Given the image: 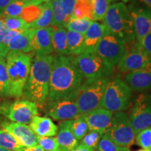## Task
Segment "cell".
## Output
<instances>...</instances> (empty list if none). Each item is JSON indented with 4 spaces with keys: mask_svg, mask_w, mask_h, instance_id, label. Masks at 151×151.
I'll use <instances>...</instances> for the list:
<instances>
[{
    "mask_svg": "<svg viewBox=\"0 0 151 151\" xmlns=\"http://www.w3.org/2000/svg\"><path fill=\"white\" fill-rule=\"evenodd\" d=\"M118 151H130L129 148H120Z\"/></svg>",
    "mask_w": 151,
    "mask_h": 151,
    "instance_id": "cell-48",
    "label": "cell"
},
{
    "mask_svg": "<svg viewBox=\"0 0 151 151\" xmlns=\"http://www.w3.org/2000/svg\"><path fill=\"white\" fill-rule=\"evenodd\" d=\"M101 137L102 135L100 134L98 132L89 130L81 140L80 144L83 145L94 151L97 148L98 143H99Z\"/></svg>",
    "mask_w": 151,
    "mask_h": 151,
    "instance_id": "cell-37",
    "label": "cell"
},
{
    "mask_svg": "<svg viewBox=\"0 0 151 151\" xmlns=\"http://www.w3.org/2000/svg\"><path fill=\"white\" fill-rule=\"evenodd\" d=\"M102 21L109 33L125 43L137 40L133 21L125 3L110 4Z\"/></svg>",
    "mask_w": 151,
    "mask_h": 151,
    "instance_id": "cell-3",
    "label": "cell"
},
{
    "mask_svg": "<svg viewBox=\"0 0 151 151\" xmlns=\"http://www.w3.org/2000/svg\"><path fill=\"white\" fill-rule=\"evenodd\" d=\"M29 127L39 137H54L58 131V127L48 117H34L29 123Z\"/></svg>",
    "mask_w": 151,
    "mask_h": 151,
    "instance_id": "cell-20",
    "label": "cell"
},
{
    "mask_svg": "<svg viewBox=\"0 0 151 151\" xmlns=\"http://www.w3.org/2000/svg\"><path fill=\"white\" fill-rule=\"evenodd\" d=\"M92 4L93 21H102L110 6L109 0H90Z\"/></svg>",
    "mask_w": 151,
    "mask_h": 151,
    "instance_id": "cell-32",
    "label": "cell"
},
{
    "mask_svg": "<svg viewBox=\"0 0 151 151\" xmlns=\"http://www.w3.org/2000/svg\"><path fill=\"white\" fill-rule=\"evenodd\" d=\"M2 19L6 28L13 32H21L29 29V24L20 17H3Z\"/></svg>",
    "mask_w": 151,
    "mask_h": 151,
    "instance_id": "cell-33",
    "label": "cell"
},
{
    "mask_svg": "<svg viewBox=\"0 0 151 151\" xmlns=\"http://www.w3.org/2000/svg\"><path fill=\"white\" fill-rule=\"evenodd\" d=\"M41 13V4L39 5H29L24 7L20 18L29 24L39 18Z\"/></svg>",
    "mask_w": 151,
    "mask_h": 151,
    "instance_id": "cell-36",
    "label": "cell"
},
{
    "mask_svg": "<svg viewBox=\"0 0 151 151\" xmlns=\"http://www.w3.org/2000/svg\"><path fill=\"white\" fill-rule=\"evenodd\" d=\"M68 127L77 141H81L89 131L86 120L81 115L76 118L67 120Z\"/></svg>",
    "mask_w": 151,
    "mask_h": 151,
    "instance_id": "cell-27",
    "label": "cell"
},
{
    "mask_svg": "<svg viewBox=\"0 0 151 151\" xmlns=\"http://www.w3.org/2000/svg\"><path fill=\"white\" fill-rule=\"evenodd\" d=\"M136 141L143 149L151 150V126L141 130L137 134Z\"/></svg>",
    "mask_w": 151,
    "mask_h": 151,
    "instance_id": "cell-38",
    "label": "cell"
},
{
    "mask_svg": "<svg viewBox=\"0 0 151 151\" xmlns=\"http://www.w3.org/2000/svg\"><path fill=\"white\" fill-rule=\"evenodd\" d=\"M52 43L53 51L58 55H69L67 50V29L65 27H53Z\"/></svg>",
    "mask_w": 151,
    "mask_h": 151,
    "instance_id": "cell-23",
    "label": "cell"
},
{
    "mask_svg": "<svg viewBox=\"0 0 151 151\" xmlns=\"http://www.w3.org/2000/svg\"><path fill=\"white\" fill-rule=\"evenodd\" d=\"M120 147L117 146L112 139L104 133L98 143L97 151H118Z\"/></svg>",
    "mask_w": 151,
    "mask_h": 151,
    "instance_id": "cell-40",
    "label": "cell"
},
{
    "mask_svg": "<svg viewBox=\"0 0 151 151\" xmlns=\"http://www.w3.org/2000/svg\"><path fill=\"white\" fill-rule=\"evenodd\" d=\"M108 30L105 25L98 21H92L84 35L82 53H96L98 45Z\"/></svg>",
    "mask_w": 151,
    "mask_h": 151,
    "instance_id": "cell-19",
    "label": "cell"
},
{
    "mask_svg": "<svg viewBox=\"0 0 151 151\" xmlns=\"http://www.w3.org/2000/svg\"><path fill=\"white\" fill-rule=\"evenodd\" d=\"M13 1L14 0H0V16H1L4 10L6 9V7Z\"/></svg>",
    "mask_w": 151,
    "mask_h": 151,
    "instance_id": "cell-44",
    "label": "cell"
},
{
    "mask_svg": "<svg viewBox=\"0 0 151 151\" xmlns=\"http://www.w3.org/2000/svg\"><path fill=\"white\" fill-rule=\"evenodd\" d=\"M2 128L14 136L22 147L32 148L38 145L37 135L27 124L17 122H4Z\"/></svg>",
    "mask_w": 151,
    "mask_h": 151,
    "instance_id": "cell-16",
    "label": "cell"
},
{
    "mask_svg": "<svg viewBox=\"0 0 151 151\" xmlns=\"http://www.w3.org/2000/svg\"><path fill=\"white\" fill-rule=\"evenodd\" d=\"M0 151H14V150H8V149H6V148L0 147Z\"/></svg>",
    "mask_w": 151,
    "mask_h": 151,
    "instance_id": "cell-49",
    "label": "cell"
},
{
    "mask_svg": "<svg viewBox=\"0 0 151 151\" xmlns=\"http://www.w3.org/2000/svg\"><path fill=\"white\" fill-rule=\"evenodd\" d=\"M32 5H39L43 3H51L53 0H29Z\"/></svg>",
    "mask_w": 151,
    "mask_h": 151,
    "instance_id": "cell-46",
    "label": "cell"
},
{
    "mask_svg": "<svg viewBox=\"0 0 151 151\" xmlns=\"http://www.w3.org/2000/svg\"><path fill=\"white\" fill-rule=\"evenodd\" d=\"M9 95V80L5 58H0V96Z\"/></svg>",
    "mask_w": 151,
    "mask_h": 151,
    "instance_id": "cell-35",
    "label": "cell"
},
{
    "mask_svg": "<svg viewBox=\"0 0 151 151\" xmlns=\"http://www.w3.org/2000/svg\"><path fill=\"white\" fill-rule=\"evenodd\" d=\"M109 1H110V3L111 2H113V1H118V0H109Z\"/></svg>",
    "mask_w": 151,
    "mask_h": 151,
    "instance_id": "cell-52",
    "label": "cell"
},
{
    "mask_svg": "<svg viewBox=\"0 0 151 151\" xmlns=\"http://www.w3.org/2000/svg\"><path fill=\"white\" fill-rule=\"evenodd\" d=\"M124 82L133 91L144 92L151 89V61L143 69L127 73Z\"/></svg>",
    "mask_w": 151,
    "mask_h": 151,
    "instance_id": "cell-18",
    "label": "cell"
},
{
    "mask_svg": "<svg viewBox=\"0 0 151 151\" xmlns=\"http://www.w3.org/2000/svg\"><path fill=\"white\" fill-rule=\"evenodd\" d=\"M127 7L133 21L136 39L139 42L151 31V11L132 2Z\"/></svg>",
    "mask_w": 151,
    "mask_h": 151,
    "instance_id": "cell-14",
    "label": "cell"
},
{
    "mask_svg": "<svg viewBox=\"0 0 151 151\" xmlns=\"http://www.w3.org/2000/svg\"><path fill=\"white\" fill-rule=\"evenodd\" d=\"M71 17L76 18H88L93 21L90 0H76Z\"/></svg>",
    "mask_w": 151,
    "mask_h": 151,
    "instance_id": "cell-28",
    "label": "cell"
},
{
    "mask_svg": "<svg viewBox=\"0 0 151 151\" xmlns=\"http://www.w3.org/2000/svg\"><path fill=\"white\" fill-rule=\"evenodd\" d=\"M52 26L34 29L32 36L31 46L32 50L36 54V56L50 55L53 52L52 43Z\"/></svg>",
    "mask_w": 151,
    "mask_h": 151,
    "instance_id": "cell-15",
    "label": "cell"
},
{
    "mask_svg": "<svg viewBox=\"0 0 151 151\" xmlns=\"http://www.w3.org/2000/svg\"><path fill=\"white\" fill-rule=\"evenodd\" d=\"M142 48L151 56V31L139 41Z\"/></svg>",
    "mask_w": 151,
    "mask_h": 151,
    "instance_id": "cell-42",
    "label": "cell"
},
{
    "mask_svg": "<svg viewBox=\"0 0 151 151\" xmlns=\"http://www.w3.org/2000/svg\"><path fill=\"white\" fill-rule=\"evenodd\" d=\"M50 4L52 12V26L65 27L69 18L66 14L61 0H53Z\"/></svg>",
    "mask_w": 151,
    "mask_h": 151,
    "instance_id": "cell-25",
    "label": "cell"
},
{
    "mask_svg": "<svg viewBox=\"0 0 151 151\" xmlns=\"http://www.w3.org/2000/svg\"><path fill=\"white\" fill-rule=\"evenodd\" d=\"M62 5L65 9L66 14L69 18L72 16L73 9H74L76 0H61Z\"/></svg>",
    "mask_w": 151,
    "mask_h": 151,
    "instance_id": "cell-41",
    "label": "cell"
},
{
    "mask_svg": "<svg viewBox=\"0 0 151 151\" xmlns=\"http://www.w3.org/2000/svg\"><path fill=\"white\" fill-rule=\"evenodd\" d=\"M81 115L86 120L89 130L103 135L110 125L113 113L104 109L99 108Z\"/></svg>",
    "mask_w": 151,
    "mask_h": 151,
    "instance_id": "cell-17",
    "label": "cell"
},
{
    "mask_svg": "<svg viewBox=\"0 0 151 151\" xmlns=\"http://www.w3.org/2000/svg\"><path fill=\"white\" fill-rule=\"evenodd\" d=\"M137 151H151L150 150H146V149H140V150H138Z\"/></svg>",
    "mask_w": 151,
    "mask_h": 151,
    "instance_id": "cell-50",
    "label": "cell"
},
{
    "mask_svg": "<svg viewBox=\"0 0 151 151\" xmlns=\"http://www.w3.org/2000/svg\"><path fill=\"white\" fill-rule=\"evenodd\" d=\"M92 20L88 18H76L71 17L65 24V29L85 35Z\"/></svg>",
    "mask_w": 151,
    "mask_h": 151,
    "instance_id": "cell-30",
    "label": "cell"
},
{
    "mask_svg": "<svg viewBox=\"0 0 151 151\" xmlns=\"http://www.w3.org/2000/svg\"><path fill=\"white\" fill-rule=\"evenodd\" d=\"M105 133L120 148H129L135 142L134 130L127 114L124 111H118L113 115L110 125Z\"/></svg>",
    "mask_w": 151,
    "mask_h": 151,
    "instance_id": "cell-7",
    "label": "cell"
},
{
    "mask_svg": "<svg viewBox=\"0 0 151 151\" xmlns=\"http://www.w3.org/2000/svg\"><path fill=\"white\" fill-rule=\"evenodd\" d=\"M56 139L60 151H71L78 145V141L76 140L68 127L67 120L60 122Z\"/></svg>",
    "mask_w": 151,
    "mask_h": 151,
    "instance_id": "cell-22",
    "label": "cell"
},
{
    "mask_svg": "<svg viewBox=\"0 0 151 151\" xmlns=\"http://www.w3.org/2000/svg\"><path fill=\"white\" fill-rule=\"evenodd\" d=\"M2 58V56H1V48H0V58Z\"/></svg>",
    "mask_w": 151,
    "mask_h": 151,
    "instance_id": "cell-53",
    "label": "cell"
},
{
    "mask_svg": "<svg viewBox=\"0 0 151 151\" xmlns=\"http://www.w3.org/2000/svg\"><path fill=\"white\" fill-rule=\"evenodd\" d=\"M18 32H13L6 28L2 19L0 18V48L1 51V56L5 58L9 52L8 43L11 39L16 35Z\"/></svg>",
    "mask_w": 151,
    "mask_h": 151,
    "instance_id": "cell-31",
    "label": "cell"
},
{
    "mask_svg": "<svg viewBox=\"0 0 151 151\" xmlns=\"http://www.w3.org/2000/svg\"><path fill=\"white\" fill-rule=\"evenodd\" d=\"M128 117L136 135L151 126V93H142L136 98Z\"/></svg>",
    "mask_w": 151,
    "mask_h": 151,
    "instance_id": "cell-10",
    "label": "cell"
},
{
    "mask_svg": "<svg viewBox=\"0 0 151 151\" xmlns=\"http://www.w3.org/2000/svg\"><path fill=\"white\" fill-rule=\"evenodd\" d=\"M150 61L151 56L134 40L125 43V51L117 65L122 72L130 73L143 69Z\"/></svg>",
    "mask_w": 151,
    "mask_h": 151,
    "instance_id": "cell-9",
    "label": "cell"
},
{
    "mask_svg": "<svg viewBox=\"0 0 151 151\" xmlns=\"http://www.w3.org/2000/svg\"><path fill=\"white\" fill-rule=\"evenodd\" d=\"M108 78L86 80L83 83L77 96V106L80 114H83L101 108L104 90L108 83Z\"/></svg>",
    "mask_w": 151,
    "mask_h": 151,
    "instance_id": "cell-5",
    "label": "cell"
},
{
    "mask_svg": "<svg viewBox=\"0 0 151 151\" xmlns=\"http://www.w3.org/2000/svg\"><path fill=\"white\" fill-rule=\"evenodd\" d=\"M83 77L76 65L72 56L55 57L50 73L48 101L77 97Z\"/></svg>",
    "mask_w": 151,
    "mask_h": 151,
    "instance_id": "cell-1",
    "label": "cell"
},
{
    "mask_svg": "<svg viewBox=\"0 0 151 151\" xmlns=\"http://www.w3.org/2000/svg\"><path fill=\"white\" fill-rule=\"evenodd\" d=\"M74 61L86 80L104 78L109 73L102 60L96 53H81L74 57Z\"/></svg>",
    "mask_w": 151,
    "mask_h": 151,
    "instance_id": "cell-12",
    "label": "cell"
},
{
    "mask_svg": "<svg viewBox=\"0 0 151 151\" xmlns=\"http://www.w3.org/2000/svg\"><path fill=\"white\" fill-rule=\"evenodd\" d=\"M131 97L132 90L124 81L115 78L106 86L101 108L115 113L123 111L129 106Z\"/></svg>",
    "mask_w": 151,
    "mask_h": 151,
    "instance_id": "cell-6",
    "label": "cell"
},
{
    "mask_svg": "<svg viewBox=\"0 0 151 151\" xmlns=\"http://www.w3.org/2000/svg\"><path fill=\"white\" fill-rule=\"evenodd\" d=\"M5 58L9 80V95L20 97L23 94L29 76L32 58L27 53L9 51Z\"/></svg>",
    "mask_w": 151,
    "mask_h": 151,
    "instance_id": "cell-4",
    "label": "cell"
},
{
    "mask_svg": "<svg viewBox=\"0 0 151 151\" xmlns=\"http://www.w3.org/2000/svg\"><path fill=\"white\" fill-rule=\"evenodd\" d=\"M53 58L50 55L36 56L34 59L23 91L29 101L43 104L48 97Z\"/></svg>",
    "mask_w": 151,
    "mask_h": 151,
    "instance_id": "cell-2",
    "label": "cell"
},
{
    "mask_svg": "<svg viewBox=\"0 0 151 151\" xmlns=\"http://www.w3.org/2000/svg\"><path fill=\"white\" fill-rule=\"evenodd\" d=\"M77 97L48 101L47 113L55 120H69L80 116L76 102Z\"/></svg>",
    "mask_w": 151,
    "mask_h": 151,
    "instance_id": "cell-13",
    "label": "cell"
},
{
    "mask_svg": "<svg viewBox=\"0 0 151 151\" xmlns=\"http://www.w3.org/2000/svg\"><path fill=\"white\" fill-rule=\"evenodd\" d=\"M0 113L14 122L30 123L38 114L37 104L29 100H17L0 106Z\"/></svg>",
    "mask_w": 151,
    "mask_h": 151,
    "instance_id": "cell-11",
    "label": "cell"
},
{
    "mask_svg": "<svg viewBox=\"0 0 151 151\" xmlns=\"http://www.w3.org/2000/svg\"><path fill=\"white\" fill-rule=\"evenodd\" d=\"M67 50L69 55H78L82 53L84 35L67 30Z\"/></svg>",
    "mask_w": 151,
    "mask_h": 151,
    "instance_id": "cell-26",
    "label": "cell"
},
{
    "mask_svg": "<svg viewBox=\"0 0 151 151\" xmlns=\"http://www.w3.org/2000/svg\"><path fill=\"white\" fill-rule=\"evenodd\" d=\"M34 29H29L18 32L11 39L8 43L9 51H18L28 53L32 51L31 40Z\"/></svg>",
    "mask_w": 151,
    "mask_h": 151,
    "instance_id": "cell-21",
    "label": "cell"
},
{
    "mask_svg": "<svg viewBox=\"0 0 151 151\" xmlns=\"http://www.w3.org/2000/svg\"><path fill=\"white\" fill-rule=\"evenodd\" d=\"M123 1V2L126 3V2H129V1H133L134 0H122Z\"/></svg>",
    "mask_w": 151,
    "mask_h": 151,
    "instance_id": "cell-51",
    "label": "cell"
},
{
    "mask_svg": "<svg viewBox=\"0 0 151 151\" xmlns=\"http://www.w3.org/2000/svg\"><path fill=\"white\" fill-rule=\"evenodd\" d=\"M0 147L14 151L22 148L14 136L4 129H0Z\"/></svg>",
    "mask_w": 151,
    "mask_h": 151,
    "instance_id": "cell-34",
    "label": "cell"
},
{
    "mask_svg": "<svg viewBox=\"0 0 151 151\" xmlns=\"http://www.w3.org/2000/svg\"><path fill=\"white\" fill-rule=\"evenodd\" d=\"M32 5L29 0H14L6 7L0 18L3 17H20L24 7Z\"/></svg>",
    "mask_w": 151,
    "mask_h": 151,
    "instance_id": "cell-29",
    "label": "cell"
},
{
    "mask_svg": "<svg viewBox=\"0 0 151 151\" xmlns=\"http://www.w3.org/2000/svg\"><path fill=\"white\" fill-rule=\"evenodd\" d=\"M125 51V42L107 32L98 45L96 54L102 60L109 72L118 65Z\"/></svg>",
    "mask_w": 151,
    "mask_h": 151,
    "instance_id": "cell-8",
    "label": "cell"
},
{
    "mask_svg": "<svg viewBox=\"0 0 151 151\" xmlns=\"http://www.w3.org/2000/svg\"><path fill=\"white\" fill-rule=\"evenodd\" d=\"M71 151H93L88 147L83 146L82 144H78L76 148Z\"/></svg>",
    "mask_w": 151,
    "mask_h": 151,
    "instance_id": "cell-45",
    "label": "cell"
},
{
    "mask_svg": "<svg viewBox=\"0 0 151 151\" xmlns=\"http://www.w3.org/2000/svg\"><path fill=\"white\" fill-rule=\"evenodd\" d=\"M17 151H32V150H30L29 148H24V147H22V148L19 149V150Z\"/></svg>",
    "mask_w": 151,
    "mask_h": 151,
    "instance_id": "cell-47",
    "label": "cell"
},
{
    "mask_svg": "<svg viewBox=\"0 0 151 151\" xmlns=\"http://www.w3.org/2000/svg\"><path fill=\"white\" fill-rule=\"evenodd\" d=\"M132 3L151 11V0H134Z\"/></svg>",
    "mask_w": 151,
    "mask_h": 151,
    "instance_id": "cell-43",
    "label": "cell"
},
{
    "mask_svg": "<svg viewBox=\"0 0 151 151\" xmlns=\"http://www.w3.org/2000/svg\"><path fill=\"white\" fill-rule=\"evenodd\" d=\"M52 12L51 4H41V13L37 20L29 24V27L32 29L48 27L52 25Z\"/></svg>",
    "mask_w": 151,
    "mask_h": 151,
    "instance_id": "cell-24",
    "label": "cell"
},
{
    "mask_svg": "<svg viewBox=\"0 0 151 151\" xmlns=\"http://www.w3.org/2000/svg\"><path fill=\"white\" fill-rule=\"evenodd\" d=\"M37 139L38 146H40L44 151H60L56 137L37 136Z\"/></svg>",
    "mask_w": 151,
    "mask_h": 151,
    "instance_id": "cell-39",
    "label": "cell"
}]
</instances>
